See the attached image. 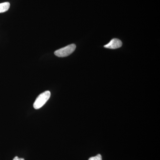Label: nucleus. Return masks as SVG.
Segmentation results:
<instances>
[{
	"label": "nucleus",
	"instance_id": "1",
	"mask_svg": "<svg viewBox=\"0 0 160 160\" xmlns=\"http://www.w3.org/2000/svg\"><path fill=\"white\" fill-rule=\"evenodd\" d=\"M51 93L49 91L44 92L40 94L37 98L33 104L34 109H38L42 108L49 99Z\"/></svg>",
	"mask_w": 160,
	"mask_h": 160
},
{
	"label": "nucleus",
	"instance_id": "2",
	"mask_svg": "<svg viewBox=\"0 0 160 160\" xmlns=\"http://www.w3.org/2000/svg\"><path fill=\"white\" fill-rule=\"evenodd\" d=\"M76 48V46L75 44H71L56 50L54 54L58 57H66L72 54L75 50Z\"/></svg>",
	"mask_w": 160,
	"mask_h": 160
},
{
	"label": "nucleus",
	"instance_id": "3",
	"mask_svg": "<svg viewBox=\"0 0 160 160\" xmlns=\"http://www.w3.org/2000/svg\"><path fill=\"white\" fill-rule=\"evenodd\" d=\"M122 41L118 39L113 38L107 45L104 46V47L109 49H116L122 47Z\"/></svg>",
	"mask_w": 160,
	"mask_h": 160
},
{
	"label": "nucleus",
	"instance_id": "4",
	"mask_svg": "<svg viewBox=\"0 0 160 160\" xmlns=\"http://www.w3.org/2000/svg\"><path fill=\"white\" fill-rule=\"evenodd\" d=\"M9 7H10V3L8 2L0 3V13H3L8 11Z\"/></svg>",
	"mask_w": 160,
	"mask_h": 160
},
{
	"label": "nucleus",
	"instance_id": "5",
	"mask_svg": "<svg viewBox=\"0 0 160 160\" xmlns=\"http://www.w3.org/2000/svg\"><path fill=\"white\" fill-rule=\"evenodd\" d=\"M89 160H102V156L100 154H98L96 156L90 158Z\"/></svg>",
	"mask_w": 160,
	"mask_h": 160
},
{
	"label": "nucleus",
	"instance_id": "6",
	"mask_svg": "<svg viewBox=\"0 0 160 160\" xmlns=\"http://www.w3.org/2000/svg\"><path fill=\"white\" fill-rule=\"evenodd\" d=\"M13 160H25V159L22 158H19L18 157L16 156L14 158Z\"/></svg>",
	"mask_w": 160,
	"mask_h": 160
}]
</instances>
